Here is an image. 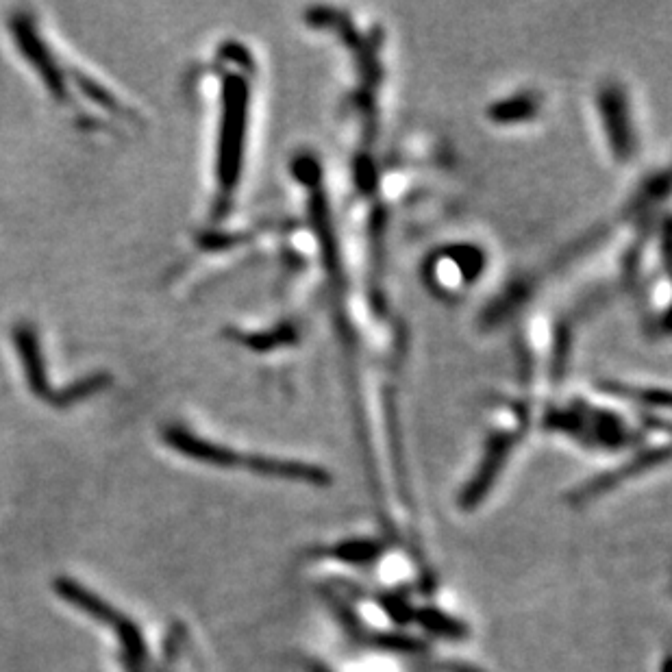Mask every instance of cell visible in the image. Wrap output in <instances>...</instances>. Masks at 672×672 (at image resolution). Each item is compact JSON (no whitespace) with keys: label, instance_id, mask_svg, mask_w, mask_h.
<instances>
[{"label":"cell","instance_id":"6da1fadb","mask_svg":"<svg viewBox=\"0 0 672 672\" xmlns=\"http://www.w3.org/2000/svg\"><path fill=\"white\" fill-rule=\"evenodd\" d=\"M244 118H246V85L242 79H227V83H224V118H222L220 157H218V179L224 192H229L240 177Z\"/></svg>","mask_w":672,"mask_h":672},{"label":"cell","instance_id":"7a4b0ae2","mask_svg":"<svg viewBox=\"0 0 672 672\" xmlns=\"http://www.w3.org/2000/svg\"><path fill=\"white\" fill-rule=\"evenodd\" d=\"M9 27H11V33H14L18 51L33 66L37 77H40L42 83L46 85L48 94H51L55 101H66L68 87H66L64 72H61L53 53L48 51V46L44 44L40 33H37L33 20L27 14H16L14 18H11Z\"/></svg>","mask_w":672,"mask_h":672},{"label":"cell","instance_id":"3957f363","mask_svg":"<svg viewBox=\"0 0 672 672\" xmlns=\"http://www.w3.org/2000/svg\"><path fill=\"white\" fill-rule=\"evenodd\" d=\"M14 342L18 348V357L22 364L24 379H27L29 390L37 398H51V381H48V372L44 364V355H42V346L40 338H37V331L29 322H20V325L14 329Z\"/></svg>","mask_w":672,"mask_h":672},{"label":"cell","instance_id":"277c9868","mask_svg":"<svg viewBox=\"0 0 672 672\" xmlns=\"http://www.w3.org/2000/svg\"><path fill=\"white\" fill-rule=\"evenodd\" d=\"M164 442L168 446H172L177 453L190 457V459H196V462L209 464V466L229 468V466H235L240 462L238 453H233L231 448H224V446H218L214 442L196 438V435L185 427L164 429Z\"/></svg>","mask_w":672,"mask_h":672},{"label":"cell","instance_id":"5b68a950","mask_svg":"<svg viewBox=\"0 0 672 672\" xmlns=\"http://www.w3.org/2000/svg\"><path fill=\"white\" fill-rule=\"evenodd\" d=\"M53 586H55L59 599H64L66 603L77 607L79 612L87 614L98 622H103V625L107 627H114L118 618L122 616L116 607H111L107 601L101 599V596L94 594L92 590H87L85 586H81L79 581H74L70 577L55 579Z\"/></svg>","mask_w":672,"mask_h":672},{"label":"cell","instance_id":"8992f818","mask_svg":"<svg viewBox=\"0 0 672 672\" xmlns=\"http://www.w3.org/2000/svg\"><path fill=\"white\" fill-rule=\"evenodd\" d=\"M109 383H111V377L105 375V372H94V375L77 379L74 383H70L66 390L53 394L51 403L55 407H70L74 403L83 401V398H87V396H94L98 392H103L105 388H109Z\"/></svg>","mask_w":672,"mask_h":672},{"label":"cell","instance_id":"52a82bcc","mask_svg":"<svg viewBox=\"0 0 672 672\" xmlns=\"http://www.w3.org/2000/svg\"><path fill=\"white\" fill-rule=\"evenodd\" d=\"M74 81H77V85L81 87V92L90 98V101L98 103L103 109L111 111V114H116V116H131L127 109H124V105L118 101V98L107 92L105 87L101 83H96L94 79L87 77V74H81V72H74L72 74Z\"/></svg>","mask_w":672,"mask_h":672},{"label":"cell","instance_id":"ba28073f","mask_svg":"<svg viewBox=\"0 0 672 672\" xmlns=\"http://www.w3.org/2000/svg\"><path fill=\"white\" fill-rule=\"evenodd\" d=\"M335 559L340 562H353V564H366L372 562L379 555V544L370 542V540H359V542H346L335 546V549L329 551Z\"/></svg>","mask_w":672,"mask_h":672},{"label":"cell","instance_id":"9c48e42d","mask_svg":"<svg viewBox=\"0 0 672 672\" xmlns=\"http://www.w3.org/2000/svg\"><path fill=\"white\" fill-rule=\"evenodd\" d=\"M425 625H427V629H431L435 633H442V636H453V633L462 631V629H459V625H455V622L451 618H446L442 614H429L425 618Z\"/></svg>","mask_w":672,"mask_h":672},{"label":"cell","instance_id":"30bf717a","mask_svg":"<svg viewBox=\"0 0 672 672\" xmlns=\"http://www.w3.org/2000/svg\"><path fill=\"white\" fill-rule=\"evenodd\" d=\"M120 662H122V668H124V672H146V666H144V664H140V662H133V659L124 657V655H120Z\"/></svg>","mask_w":672,"mask_h":672}]
</instances>
